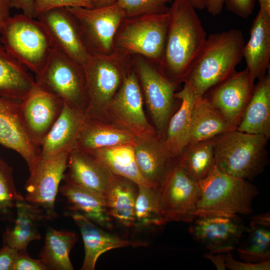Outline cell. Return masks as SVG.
Instances as JSON below:
<instances>
[{
  "mask_svg": "<svg viewBox=\"0 0 270 270\" xmlns=\"http://www.w3.org/2000/svg\"><path fill=\"white\" fill-rule=\"evenodd\" d=\"M245 43L243 33L238 29L210 34L182 82L190 84L196 98L204 96L236 71L242 58Z\"/></svg>",
  "mask_w": 270,
  "mask_h": 270,
  "instance_id": "1",
  "label": "cell"
},
{
  "mask_svg": "<svg viewBox=\"0 0 270 270\" xmlns=\"http://www.w3.org/2000/svg\"><path fill=\"white\" fill-rule=\"evenodd\" d=\"M119 59L114 54H94L82 66L88 98L86 112L102 120L106 110L122 84Z\"/></svg>",
  "mask_w": 270,
  "mask_h": 270,
  "instance_id": "9",
  "label": "cell"
},
{
  "mask_svg": "<svg viewBox=\"0 0 270 270\" xmlns=\"http://www.w3.org/2000/svg\"><path fill=\"white\" fill-rule=\"evenodd\" d=\"M256 0H224L226 9L242 18H248L252 13Z\"/></svg>",
  "mask_w": 270,
  "mask_h": 270,
  "instance_id": "42",
  "label": "cell"
},
{
  "mask_svg": "<svg viewBox=\"0 0 270 270\" xmlns=\"http://www.w3.org/2000/svg\"><path fill=\"white\" fill-rule=\"evenodd\" d=\"M270 226L250 222L246 243L237 249L240 258L252 263L270 260Z\"/></svg>",
  "mask_w": 270,
  "mask_h": 270,
  "instance_id": "35",
  "label": "cell"
},
{
  "mask_svg": "<svg viewBox=\"0 0 270 270\" xmlns=\"http://www.w3.org/2000/svg\"><path fill=\"white\" fill-rule=\"evenodd\" d=\"M135 228L164 224L158 200V188L138 185L135 206Z\"/></svg>",
  "mask_w": 270,
  "mask_h": 270,
  "instance_id": "36",
  "label": "cell"
},
{
  "mask_svg": "<svg viewBox=\"0 0 270 270\" xmlns=\"http://www.w3.org/2000/svg\"><path fill=\"white\" fill-rule=\"evenodd\" d=\"M238 130L270 138V74L258 80L236 128Z\"/></svg>",
  "mask_w": 270,
  "mask_h": 270,
  "instance_id": "26",
  "label": "cell"
},
{
  "mask_svg": "<svg viewBox=\"0 0 270 270\" xmlns=\"http://www.w3.org/2000/svg\"><path fill=\"white\" fill-rule=\"evenodd\" d=\"M36 85L64 104L86 112L88 98L83 67L53 45Z\"/></svg>",
  "mask_w": 270,
  "mask_h": 270,
  "instance_id": "6",
  "label": "cell"
},
{
  "mask_svg": "<svg viewBox=\"0 0 270 270\" xmlns=\"http://www.w3.org/2000/svg\"><path fill=\"white\" fill-rule=\"evenodd\" d=\"M106 116L110 118L112 124L136 136L156 134L155 128L148 122L144 114L141 88L134 72L124 78L119 90L106 110L102 121Z\"/></svg>",
  "mask_w": 270,
  "mask_h": 270,
  "instance_id": "12",
  "label": "cell"
},
{
  "mask_svg": "<svg viewBox=\"0 0 270 270\" xmlns=\"http://www.w3.org/2000/svg\"><path fill=\"white\" fill-rule=\"evenodd\" d=\"M10 6L20 10L23 14L32 18H36L34 0H8Z\"/></svg>",
  "mask_w": 270,
  "mask_h": 270,
  "instance_id": "44",
  "label": "cell"
},
{
  "mask_svg": "<svg viewBox=\"0 0 270 270\" xmlns=\"http://www.w3.org/2000/svg\"><path fill=\"white\" fill-rule=\"evenodd\" d=\"M213 138L190 143L176 158L188 174L197 182L204 178L215 165Z\"/></svg>",
  "mask_w": 270,
  "mask_h": 270,
  "instance_id": "34",
  "label": "cell"
},
{
  "mask_svg": "<svg viewBox=\"0 0 270 270\" xmlns=\"http://www.w3.org/2000/svg\"><path fill=\"white\" fill-rule=\"evenodd\" d=\"M204 257L210 259L214 264L218 270H224L226 269L225 264L226 256L222 254H206Z\"/></svg>",
  "mask_w": 270,
  "mask_h": 270,
  "instance_id": "47",
  "label": "cell"
},
{
  "mask_svg": "<svg viewBox=\"0 0 270 270\" xmlns=\"http://www.w3.org/2000/svg\"><path fill=\"white\" fill-rule=\"evenodd\" d=\"M60 192L67 199L70 211L77 212L100 227L112 228L106 200L98 194L78 186L65 182Z\"/></svg>",
  "mask_w": 270,
  "mask_h": 270,
  "instance_id": "29",
  "label": "cell"
},
{
  "mask_svg": "<svg viewBox=\"0 0 270 270\" xmlns=\"http://www.w3.org/2000/svg\"><path fill=\"white\" fill-rule=\"evenodd\" d=\"M138 184L120 176H114L106 203L112 219L126 227H135V206Z\"/></svg>",
  "mask_w": 270,
  "mask_h": 270,
  "instance_id": "30",
  "label": "cell"
},
{
  "mask_svg": "<svg viewBox=\"0 0 270 270\" xmlns=\"http://www.w3.org/2000/svg\"><path fill=\"white\" fill-rule=\"evenodd\" d=\"M264 136L234 130L213 138L215 165L230 176L252 180L268 164Z\"/></svg>",
  "mask_w": 270,
  "mask_h": 270,
  "instance_id": "4",
  "label": "cell"
},
{
  "mask_svg": "<svg viewBox=\"0 0 270 270\" xmlns=\"http://www.w3.org/2000/svg\"><path fill=\"white\" fill-rule=\"evenodd\" d=\"M88 152L102 163L113 174L128 178L138 185L153 188L138 170L134 144L101 148Z\"/></svg>",
  "mask_w": 270,
  "mask_h": 270,
  "instance_id": "32",
  "label": "cell"
},
{
  "mask_svg": "<svg viewBox=\"0 0 270 270\" xmlns=\"http://www.w3.org/2000/svg\"><path fill=\"white\" fill-rule=\"evenodd\" d=\"M5 49L36 75L42 72L53 44L47 32L36 18L23 14L10 16L0 33Z\"/></svg>",
  "mask_w": 270,
  "mask_h": 270,
  "instance_id": "5",
  "label": "cell"
},
{
  "mask_svg": "<svg viewBox=\"0 0 270 270\" xmlns=\"http://www.w3.org/2000/svg\"><path fill=\"white\" fill-rule=\"evenodd\" d=\"M14 270H48L42 261L34 259L27 251H18L14 264Z\"/></svg>",
  "mask_w": 270,
  "mask_h": 270,
  "instance_id": "40",
  "label": "cell"
},
{
  "mask_svg": "<svg viewBox=\"0 0 270 270\" xmlns=\"http://www.w3.org/2000/svg\"><path fill=\"white\" fill-rule=\"evenodd\" d=\"M18 250L6 244L0 249V270H14Z\"/></svg>",
  "mask_w": 270,
  "mask_h": 270,
  "instance_id": "43",
  "label": "cell"
},
{
  "mask_svg": "<svg viewBox=\"0 0 270 270\" xmlns=\"http://www.w3.org/2000/svg\"><path fill=\"white\" fill-rule=\"evenodd\" d=\"M15 211L14 226L3 234L4 244L18 251H26L30 242L40 239L38 224L46 218L41 208L30 204L24 198L16 202Z\"/></svg>",
  "mask_w": 270,
  "mask_h": 270,
  "instance_id": "25",
  "label": "cell"
},
{
  "mask_svg": "<svg viewBox=\"0 0 270 270\" xmlns=\"http://www.w3.org/2000/svg\"><path fill=\"white\" fill-rule=\"evenodd\" d=\"M93 8H98L110 5L116 2V0H91Z\"/></svg>",
  "mask_w": 270,
  "mask_h": 270,
  "instance_id": "50",
  "label": "cell"
},
{
  "mask_svg": "<svg viewBox=\"0 0 270 270\" xmlns=\"http://www.w3.org/2000/svg\"><path fill=\"white\" fill-rule=\"evenodd\" d=\"M22 198L15 186L12 168L0 157V223L11 218L16 202Z\"/></svg>",
  "mask_w": 270,
  "mask_h": 270,
  "instance_id": "37",
  "label": "cell"
},
{
  "mask_svg": "<svg viewBox=\"0 0 270 270\" xmlns=\"http://www.w3.org/2000/svg\"><path fill=\"white\" fill-rule=\"evenodd\" d=\"M10 9L8 0H0V33L10 16Z\"/></svg>",
  "mask_w": 270,
  "mask_h": 270,
  "instance_id": "45",
  "label": "cell"
},
{
  "mask_svg": "<svg viewBox=\"0 0 270 270\" xmlns=\"http://www.w3.org/2000/svg\"><path fill=\"white\" fill-rule=\"evenodd\" d=\"M225 264L226 268L232 270H269L270 260L260 262L252 263L235 260L230 252H226Z\"/></svg>",
  "mask_w": 270,
  "mask_h": 270,
  "instance_id": "41",
  "label": "cell"
},
{
  "mask_svg": "<svg viewBox=\"0 0 270 270\" xmlns=\"http://www.w3.org/2000/svg\"><path fill=\"white\" fill-rule=\"evenodd\" d=\"M67 214L78 227L84 241L85 254L82 270H94L98 258L110 250L142 244L106 231L78 212L69 211Z\"/></svg>",
  "mask_w": 270,
  "mask_h": 270,
  "instance_id": "22",
  "label": "cell"
},
{
  "mask_svg": "<svg viewBox=\"0 0 270 270\" xmlns=\"http://www.w3.org/2000/svg\"><path fill=\"white\" fill-rule=\"evenodd\" d=\"M195 9L202 10L206 8V0H185Z\"/></svg>",
  "mask_w": 270,
  "mask_h": 270,
  "instance_id": "49",
  "label": "cell"
},
{
  "mask_svg": "<svg viewBox=\"0 0 270 270\" xmlns=\"http://www.w3.org/2000/svg\"><path fill=\"white\" fill-rule=\"evenodd\" d=\"M77 239L74 232L48 228L38 255L48 270H74L69 256Z\"/></svg>",
  "mask_w": 270,
  "mask_h": 270,
  "instance_id": "33",
  "label": "cell"
},
{
  "mask_svg": "<svg viewBox=\"0 0 270 270\" xmlns=\"http://www.w3.org/2000/svg\"><path fill=\"white\" fill-rule=\"evenodd\" d=\"M34 1L36 18L40 14L56 8L69 7L93 8L91 0H34Z\"/></svg>",
  "mask_w": 270,
  "mask_h": 270,
  "instance_id": "39",
  "label": "cell"
},
{
  "mask_svg": "<svg viewBox=\"0 0 270 270\" xmlns=\"http://www.w3.org/2000/svg\"><path fill=\"white\" fill-rule=\"evenodd\" d=\"M134 149L140 174L153 188H158L176 158L168 150L162 138L156 134L136 136Z\"/></svg>",
  "mask_w": 270,
  "mask_h": 270,
  "instance_id": "18",
  "label": "cell"
},
{
  "mask_svg": "<svg viewBox=\"0 0 270 270\" xmlns=\"http://www.w3.org/2000/svg\"><path fill=\"white\" fill-rule=\"evenodd\" d=\"M194 8L185 0H174L162 64L176 83L182 82L199 53L206 34Z\"/></svg>",
  "mask_w": 270,
  "mask_h": 270,
  "instance_id": "2",
  "label": "cell"
},
{
  "mask_svg": "<svg viewBox=\"0 0 270 270\" xmlns=\"http://www.w3.org/2000/svg\"><path fill=\"white\" fill-rule=\"evenodd\" d=\"M192 221L190 232L211 254L231 252L238 243L245 228L238 216H198Z\"/></svg>",
  "mask_w": 270,
  "mask_h": 270,
  "instance_id": "17",
  "label": "cell"
},
{
  "mask_svg": "<svg viewBox=\"0 0 270 270\" xmlns=\"http://www.w3.org/2000/svg\"><path fill=\"white\" fill-rule=\"evenodd\" d=\"M224 5V0H206V8L212 16L220 14Z\"/></svg>",
  "mask_w": 270,
  "mask_h": 270,
  "instance_id": "46",
  "label": "cell"
},
{
  "mask_svg": "<svg viewBox=\"0 0 270 270\" xmlns=\"http://www.w3.org/2000/svg\"><path fill=\"white\" fill-rule=\"evenodd\" d=\"M65 182L92 192L106 200L114 174L90 154L74 148L68 154Z\"/></svg>",
  "mask_w": 270,
  "mask_h": 270,
  "instance_id": "19",
  "label": "cell"
},
{
  "mask_svg": "<svg viewBox=\"0 0 270 270\" xmlns=\"http://www.w3.org/2000/svg\"><path fill=\"white\" fill-rule=\"evenodd\" d=\"M19 100L0 98V144L19 154L30 173L40 156V148L30 140L22 127Z\"/></svg>",
  "mask_w": 270,
  "mask_h": 270,
  "instance_id": "20",
  "label": "cell"
},
{
  "mask_svg": "<svg viewBox=\"0 0 270 270\" xmlns=\"http://www.w3.org/2000/svg\"><path fill=\"white\" fill-rule=\"evenodd\" d=\"M252 79H262L270 68V14L260 8L253 20L242 53Z\"/></svg>",
  "mask_w": 270,
  "mask_h": 270,
  "instance_id": "23",
  "label": "cell"
},
{
  "mask_svg": "<svg viewBox=\"0 0 270 270\" xmlns=\"http://www.w3.org/2000/svg\"><path fill=\"white\" fill-rule=\"evenodd\" d=\"M160 212L164 224L170 222H192L200 196L198 182L192 179L176 158L158 188Z\"/></svg>",
  "mask_w": 270,
  "mask_h": 270,
  "instance_id": "8",
  "label": "cell"
},
{
  "mask_svg": "<svg viewBox=\"0 0 270 270\" xmlns=\"http://www.w3.org/2000/svg\"><path fill=\"white\" fill-rule=\"evenodd\" d=\"M176 98L180 100L178 110L171 116L163 136L168 150L174 158H178L190 143L192 114L196 96L192 88L187 82Z\"/></svg>",
  "mask_w": 270,
  "mask_h": 270,
  "instance_id": "24",
  "label": "cell"
},
{
  "mask_svg": "<svg viewBox=\"0 0 270 270\" xmlns=\"http://www.w3.org/2000/svg\"><path fill=\"white\" fill-rule=\"evenodd\" d=\"M123 8L126 18L143 14L162 13L170 8L166 4L174 0H116Z\"/></svg>",
  "mask_w": 270,
  "mask_h": 270,
  "instance_id": "38",
  "label": "cell"
},
{
  "mask_svg": "<svg viewBox=\"0 0 270 270\" xmlns=\"http://www.w3.org/2000/svg\"><path fill=\"white\" fill-rule=\"evenodd\" d=\"M170 16L169 9L129 18L117 35V46L125 53L141 54L162 64Z\"/></svg>",
  "mask_w": 270,
  "mask_h": 270,
  "instance_id": "7",
  "label": "cell"
},
{
  "mask_svg": "<svg viewBox=\"0 0 270 270\" xmlns=\"http://www.w3.org/2000/svg\"><path fill=\"white\" fill-rule=\"evenodd\" d=\"M134 133L89 116L74 148L90 152L94 150L126 144H134Z\"/></svg>",
  "mask_w": 270,
  "mask_h": 270,
  "instance_id": "27",
  "label": "cell"
},
{
  "mask_svg": "<svg viewBox=\"0 0 270 270\" xmlns=\"http://www.w3.org/2000/svg\"><path fill=\"white\" fill-rule=\"evenodd\" d=\"M254 88L248 70L234 72L212 88L207 98L232 126L237 128Z\"/></svg>",
  "mask_w": 270,
  "mask_h": 270,
  "instance_id": "16",
  "label": "cell"
},
{
  "mask_svg": "<svg viewBox=\"0 0 270 270\" xmlns=\"http://www.w3.org/2000/svg\"><path fill=\"white\" fill-rule=\"evenodd\" d=\"M88 118L86 111L64 104L60 116L41 145L40 156H54L74 148Z\"/></svg>",
  "mask_w": 270,
  "mask_h": 270,
  "instance_id": "21",
  "label": "cell"
},
{
  "mask_svg": "<svg viewBox=\"0 0 270 270\" xmlns=\"http://www.w3.org/2000/svg\"><path fill=\"white\" fill-rule=\"evenodd\" d=\"M200 196L195 216H236L252 213V202L258 193L246 180L228 174L214 165L198 182Z\"/></svg>",
  "mask_w": 270,
  "mask_h": 270,
  "instance_id": "3",
  "label": "cell"
},
{
  "mask_svg": "<svg viewBox=\"0 0 270 270\" xmlns=\"http://www.w3.org/2000/svg\"><path fill=\"white\" fill-rule=\"evenodd\" d=\"M70 152L40 158L26 180L24 189L26 201L41 208L46 220L56 216L55 200L60 181L68 168Z\"/></svg>",
  "mask_w": 270,
  "mask_h": 270,
  "instance_id": "11",
  "label": "cell"
},
{
  "mask_svg": "<svg viewBox=\"0 0 270 270\" xmlns=\"http://www.w3.org/2000/svg\"><path fill=\"white\" fill-rule=\"evenodd\" d=\"M236 129L207 98H196L192 111L190 143L212 139Z\"/></svg>",
  "mask_w": 270,
  "mask_h": 270,
  "instance_id": "31",
  "label": "cell"
},
{
  "mask_svg": "<svg viewBox=\"0 0 270 270\" xmlns=\"http://www.w3.org/2000/svg\"><path fill=\"white\" fill-rule=\"evenodd\" d=\"M66 8L78 22L84 42L90 54L109 53L116 32L126 18L118 4L116 2L98 8Z\"/></svg>",
  "mask_w": 270,
  "mask_h": 270,
  "instance_id": "10",
  "label": "cell"
},
{
  "mask_svg": "<svg viewBox=\"0 0 270 270\" xmlns=\"http://www.w3.org/2000/svg\"><path fill=\"white\" fill-rule=\"evenodd\" d=\"M64 102L36 84L20 104V116L24 130L31 142L40 148L60 116Z\"/></svg>",
  "mask_w": 270,
  "mask_h": 270,
  "instance_id": "14",
  "label": "cell"
},
{
  "mask_svg": "<svg viewBox=\"0 0 270 270\" xmlns=\"http://www.w3.org/2000/svg\"><path fill=\"white\" fill-rule=\"evenodd\" d=\"M27 68L0 42V98L21 101L36 85Z\"/></svg>",
  "mask_w": 270,
  "mask_h": 270,
  "instance_id": "28",
  "label": "cell"
},
{
  "mask_svg": "<svg viewBox=\"0 0 270 270\" xmlns=\"http://www.w3.org/2000/svg\"><path fill=\"white\" fill-rule=\"evenodd\" d=\"M136 68L156 129L163 136L172 116L176 83L144 59L137 60Z\"/></svg>",
  "mask_w": 270,
  "mask_h": 270,
  "instance_id": "13",
  "label": "cell"
},
{
  "mask_svg": "<svg viewBox=\"0 0 270 270\" xmlns=\"http://www.w3.org/2000/svg\"><path fill=\"white\" fill-rule=\"evenodd\" d=\"M36 18L47 32L54 46L82 66L87 62L91 54L84 42L80 24L66 8L49 10Z\"/></svg>",
  "mask_w": 270,
  "mask_h": 270,
  "instance_id": "15",
  "label": "cell"
},
{
  "mask_svg": "<svg viewBox=\"0 0 270 270\" xmlns=\"http://www.w3.org/2000/svg\"><path fill=\"white\" fill-rule=\"evenodd\" d=\"M251 222L256 224L270 226V212L256 216L252 218Z\"/></svg>",
  "mask_w": 270,
  "mask_h": 270,
  "instance_id": "48",
  "label": "cell"
},
{
  "mask_svg": "<svg viewBox=\"0 0 270 270\" xmlns=\"http://www.w3.org/2000/svg\"><path fill=\"white\" fill-rule=\"evenodd\" d=\"M260 8L264 10L270 14V0H258Z\"/></svg>",
  "mask_w": 270,
  "mask_h": 270,
  "instance_id": "51",
  "label": "cell"
}]
</instances>
